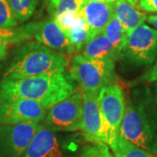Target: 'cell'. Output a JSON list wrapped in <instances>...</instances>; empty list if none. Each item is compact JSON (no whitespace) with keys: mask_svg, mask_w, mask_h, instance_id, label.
<instances>
[{"mask_svg":"<svg viewBox=\"0 0 157 157\" xmlns=\"http://www.w3.org/2000/svg\"><path fill=\"white\" fill-rule=\"evenodd\" d=\"M76 91V85L69 74L57 73L19 79L0 81V103L25 99L40 103L50 109Z\"/></svg>","mask_w":157,"mask_h":157,"instance_id":"cell-2","label":"cell"},{"mask_svg":"<svg viewBox=\"0 0 157 157\" xmlns=\"http://www.w3.org/2000/svg\"><path fill=\"white\" fill-rule=\"evenodd\" d=\"M102 33L109 40V42L111 43L113 49L121 59V52L126 45L128 33L125 31V29L115 15L113 16L111 20L106 25Z\"/></svg>","mask_w":157,"mask_h":157,"instance_id":"cell-17","label":"cell"},{"mask_svg":"<svg viewBox=\"0 0 157 157\" xmlns=\"http://www.w3.org/2000/svg\"><path fill=\"white\" fill-rule=\"evenodd\" d=\"M82 94L74 93L51 107L45 126L54 132H75L81 128Z\"/></svg>","mask_w":157,"mask_h":157,"instance_id":"cell-7","label":"cell"},{"mask_svg":"<svg viewBox=\"0 0 157 157\" xmlns=\"http://www.w3.org/2000/svg\"><path fill=\"white\" fill-rule=\"evenodd\" d=\"M157 80V58L155 62L152 64V67L147 71L140 76L137 79L132 81L129 86L131 87L136 86L138 85L146 84V83H154Z\"/></svg>","mask_w":157,"mask_h":157,"instance_id":"cell-25","label":"cell"},{"mask_svg":"<svg viewBox=\"0 0 157 157\" xmlns=\"http://www.w3.org/2000/svg\"><path fill=\"white\" fill-rule=\"evenodd\" d=\"M0 39L6 41L8 45L27 41L21 26L18 28H4L0 26Z\"/></svg>","mask_w":157,"mask_h":157,"instance_id":"cell-23","label":"cell"},{"mask_svg":"<svg viewBox=\"0 0 157 157\" xmlns=\"http://www.w3.org/2000/svg\"><path fill=\"white\" fill-rule=\"evenodd\" d=\"M41 126L33 121L0 124V157H22Z\"/></svg>","mask_w":157,"mask_h":157,"instance_id":"cell-8","label":"cell"},{"mask_svg":"<svg viewBox=\"0 0 157 157\" xmlns=\"http://www.w3.org/2000/svg\"><path fill=\"white\" fill-rule=\"evenodd\" d=\"M22 157H64V151L55 132L42 125Z\"/></svg>","mask_w":157,"mask_h":157,"instance_id":"cell-12","label":"cell"},{"mask_svg":"<svg viewBox=\"0 0 157 157\" xmlns=\"http://www.w3.org/2000/svg\"><path fill=\"white\" fill-rule=\"evenodd\" d=\"M114 15L116 16L125 31L128 33L133 29L144 24L147 15L128 0H117L113 4Z\"/></svg>","mask_w":157,"mask_h":157,"instance_id":"cell-14","label":"cell"},{"mask_svg":"<svg viewBox=\"0 0 157 157\" xmlns=\"http://www.w3.org/2000/svg\"><path fill=\"white\" fill-rule=\"evenodd\" d=\"M86 1V0H85ZM94 1H99V2H105V3H111L114 4L117 0H94Z\"/></svg>","mask_w":157,"mask_h":157,"instance_id":"cell-30","label":"cell"},{"mask_svg":"<svg viewBox=\"0 0 157 157\" xmlns=\"http://www.w3.org/2000/svg\"><path fill=\"white\" fill-rule=\"evenodd\" d=\"M22 30L27 40L35 39L52 50L65 51L67 53L69 52L70 44L67 35L53 18L29 23L23 25Z\"/></svg>","mask_w":157,"mask_h":157,"instance_id":"cell-10","label":"cell"},{"mask_svg":"<svg viewBox=\"0 0 157 157\" xmlns=\"http://www.w3.org/2000/svg\"><path fill=\"white\" fill-rule=\"evenodd\" d=\"M48 110L39 102L25 99L0 103V124L40 122Z\"/></svg>","mask_w":157,"mask_h":157,"instance_id":"cell-11","label":"cell"},{"mask_svg":"<svg viewBox=\"0 0 157 157\" xmlns=\"http://www.w3.org/2000/svg\"><path fill=\"white\" fill-rule=\"evenodd\" d=\"M153 91H154V99H155V104H156L157 107V80L154 82V86H153Z\"/></svg>","mask_w":157,"mask_h":157,"instance_id":"cell-29","label":"cell"},{"mask_svg":"<svg viewBox=\"0 0 157 157\" xmlns=\"http://www.w3.org/2000/svg\"><path fill=\"white\" fill-rule=\"evenodd\" d=\"M80 131L87 142L107 144L105 123L99 107L97 93H82V121Z\"/></svg>","mask_w":157,"mask_h":157,"instance_id":"cell-9","label":"cell"},{"mask_svg":"<svg viewBox=\"0 0 157 157\" xmlns=\"http://www.w3.org/2000/svg\"><path fill=\"white\" fill-rule=\"evenodd\" d=\"M13 16L18 23L27 21L36 11L37 0H8Z\"/></svg>","mask_w":157,"mask_h":157,"instance_id":"cell-19","label":"cell"},{"mask_svg":"<svg viewBox=\"0 0 157 157\" xmlns=\"http://www.w3.org/2000/svg\"><path fill=\"white\" fill-rule=\"evenodd\" d=\"M69 73L83 92L99 94L102 87L113 84L116 79L115 62L89 59L82 54L73 57Z\"/></svg>","mask_w":157,"mask_h":157,"instance_id":"cell-4","label":"cell"},{"mask_svg":"<svg viewBox=\"0 0 157 157\" xmlns=\"http://www.w3.org/2000/svg\"><path fill=\"white\" fill-rule=\"evenodd\" d=\"M82 55L94 59L116 62L120 58L103 33L97 34L88 40L82 49Z\"/></svg>","mask_w":157,"mask_h":157,"instance_id":"cell-15","label":"cell"},{"mask_svg":"<svg viewBox=\"0 0 157 157\" xmlns=\"http://www.w3.org/2000/svg\"><path fill=\"white\" fill-rule=\"evenodd\" d=\"M98 102L105 123L107 144L113 149L125 112L126 98L123 91L115 83L106 86L98 94Z\"/></svg>","mask_w":157,"mask_h":157,"instance_id":"cell-5","label":"cell"},{"mask_svg":"<svg viewBox=\"0 0 157 157\" xmlns=\"http://www.w3.org/2000/svg\"><path fill=\"white\" fill-rule=\"evenodd\" d=\"M8 0H0V26L4 28H15L17 25Z\"/></svg>","mask_w":157,"mask_h":157,"instance_id":"cell-22","label":"cell"},{"mask_svg":"<svg viewBox=\"0 0 157 157\" xmlns=\"http://www.w3.org/2000/svg\"><path fill=\"white\" fill-rule=\"evenodd\" d=\"M128 1L133 3V4H135V5H138V3H139V0H128Z\"/></svg>","mask_w":157,"mask_h":157,"instance_id":"cell-31","label":"cell"},{"mask_svg":"<svg viewBox=\"0 0 157 157\" xmlns=\"http://www.w3.org/2000/svg\"><path fill=\"white\" fill-rule=\"evenodd\" d=\"M120 135L157 155V107L151 89L144 84L134 86L126 98Z\"/></svg>","mask_w":157,"mask_h":157,"instance_id":"cell-1","label":"cell"},{"mask_svg":"<svg viewBox=\"0 0 157 157\" xmlns=\"http://www.w3.org/2000/svg\"><path fill=\"white\" fill-rule=\"evenodd\" d=\"M66 33L70 44L68 54H73L81 51L88 40L92 39L88 25L81 16L78 17L75 24L66 32Z\"/></svg>","mask_w":157,"mask_h":157,"instance_id":"cell-16","label":"cell"},{"mask_svg":"<svg viewBox=\"0 0 157 157\" xmlns=\"http://www.w3.org/2000/svg\"><path fill=\"white\" fill-rule=\"evenodd\" d=\"M7 46L8 45L0 46V61L4 60L7 56Z\"/></svg>","mask_w":157,"mask_h":157,"instance_id":"cell-28","label":"cell"},{"mask_svg":"<svg viewBox=\"0 0 157 157\" xmlns=\"http://www.w3.org/2000/svg\"><path fill=\"white\" fill-rule=\"evenodd\" d=\"M49 2V12L52 17L64 12H77L79 13L81 7L83 6L85 0H50Z\"/></svg>","mask_w":157,"mask_h":157,"instance_id":"cell-20","label":"cell"},{"mask_svg":"<svg viewBox=\"0 0 157 157\" xmlns=\"http://www.w3.org/2000/svg\"><path fill=\"white\" fill-rule=\"evenodd\" d=\"M138 6L142 11L157 12V0H139Z\"/></svg>","mask_w":157,"mask_h":157,"instance_id":"cell-26","label":"cell"},{"mask_svg":"<svg viewBox=\"0 0 157 157\" xmlns=\"http://www.w3.org/2000/svg\"><path fill=\"white\" fill-rule=\"evenodd\" d=\"M78 157H113L106 143H90L78 154Z\"/></svg>","mask_w":157,"mask_h":157,"instance_id":"cell-21","label":"cell"},{"mask_svg":"<svg viewBox=\"0 0 157 157\" xmlns=\"http://www.w3.org/2000/svg\"><path fill=\"white\" fill-rule=\"evenodd\" d=\"M112 151L113 157H155L121 135H119L116 145Z\"/></svg>","mask_w":157,"mask_h":157,"instance_id":"cell-18","label":"cell"},{"mask_svg":"<svg viewBox=\"0 0 157 157\" xmlns=\"http://www.w3.org/2000/svg\"><path fill=\"white\" fill-rule=\"evenodd\" d=\"M79 15L86 22L92 38L101 33L114 15L113 4L86 0L79 11Z\"/></svg>","mask_w":157,"mask_h":157,"instance_id":"cell-13","label":"cell"},{"mask_svg":"<svg viewBox=\"0 0 157 157\" xmlns=\"http://www.w3.org/2000/svg\"><path fill=\"white\" fill-rule=\"evenodd\" d=\"M47 1H50V0H47Z\"/></svg>","mask_w":157,"mask_h":157,"instance_id":"cell-32","label":"cell"},{"mask_svg":"<svg viewBox=\"0 0 157 157\" xmlns=\"http://www.w3.org/2000/svg\"><path fill=\"white\" fill-rule=\"evenodd\" d=\"M147 22L150 24L152 26L157 30V15H149L147 17Z\"/></svg>","mask_w":157,"mask_h":157,"instance_id":"cell-27","label":"cell"},{"mask_svg":"<svg viewBox=\"0 0 157 157\" xmlns=\"http://www.w3.org/2000/svg\"><path fill=\"white\" fill-rule=\"evenodd\" d=\"M157 58V30L142 24L128 33L121 55L135 66H149Z\"/></svg>","mask_w":157,"mask_h":157,"instance_id":"cell-6","label":"cell"},{"mask_svg":"<svg viewBox=\"0 0 157 157\" xmlns=\"http://www.w3.org/2000/svg\"><path fill=\"white\" fill-rule=\"evenodd\" d=\"M79 16H80L79 13L68 11V12L61 13V14L58 15L56 17H52V18L56 21L57 24L66 33L75 24V22L77 21V19H78V17Z\"/></svg>","mask_w":157,"mask_h":157,"instance_id":"cell-24","label":"cell"},{"mask_svg":"<svg viewBox=\"0 0 157 157\" xmlns=\"http://www.w3.org/2000/svg\"><path fill=\"white\" fill-rule=\"evenodd\" d=\"M67 56L37 41L22 45L16 51L3 74V79H19L50 73H64Z\"/></svg>","mask_w":157,"mask_h":157,"instance_id":"cell-3","label":"cell"}]
</instances>
